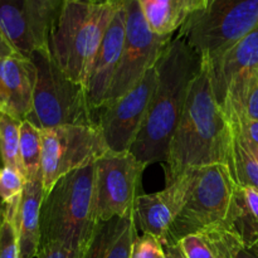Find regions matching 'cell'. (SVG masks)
<instances>
[{
  "label": "cell",
  "mask_w": 258,
  "mask_h": 258,
  "mask_svg": "<svg viewBox=\"0 0 258 258\" xmlns=\"http://www.w3.org/2000/svg\"><path fill=\"white\" fill-rule=\"evenodd\" d=\"M156 83L158 71L155 66L133 90L97 111L98 126L108 150L115 153L130 151L146 117Z\"/></svg>",
  "instance_id": "4fadbf2b"
},
{
  "label": "cell",
  "mask_w": 258,
  "mask_h": 258,
  "mask_svg": "<svg viewBox=\"0 0 258 258\" xmlns=\"http://www.w3.org/2000/svg\"><path fill=\"white\" fill-rule=\"evenodd\" d=\"M67 0H0V29L18 53L29 58L48 40Z\"/></svg>",
  "instance_id": "30bf717a"
},
{
  "label": "cell",
  "mask_w": 258,
  "mask_h": 258,
  "mask_svg": "<svg viewBox=\"0 0 258 258\" xmlns=\"http://www.w3.org/2000/svg\"><path fill=\"white\" fill-rule=\"evenodd\" d=\"M138 236L133 213L103 222L85 258H131V249Z\"/></svg>",
  "instance_id": "ffe728a7"
},
{
  "label": "cell",
  "mask_w": 258,
  "mask_h": 258,
  "mask_svg": "<svg viewBox=\"0 0 258 258\" xmlns=\"http://www.w3.org/2000/svg\"><path fill=\"white\" fill-rule=\"evenodd\" d=\"M191 184L183 209L169 228L163 246L217 224H228L237 184L224 164L191 169Z\"/></svg>",
  "instance_id": "8992f818"
},
{
  "label": "cell",
  "mask_w": 258,
  "mask_h": 258,
  "mask_svg": "<svg viewBox=\"0 0 258 258\" xmlns=\"http://www.w3.org/2000/svg\"><path fill=\"white\" fill-rule=\"evenodd\" d=\"M27 179L20 171L10 166L0 169V201L4 204L19 201L22 198Z\"/></svg>",
  "instance_id": "484cf974"
},
{
  "label": "cell",
  "mask_w": 258,
  "mask_h": 258,
  "mask_svg": "<svg viewBox=\"0 0 258 258\" xmlns=\"http://www.w3.org/2000/svg\"><path fill=\"white\" fill-rule=\"evenodd\" d=\"M236 258H258V256L256 253H253L251 249L243 248L241 252H239L238 256H237Z\"/></svg>",
  "instance_id": "1f68e13d"
},
{
  "label": "cell",
  "mask_w": 258,
  "mask_h": 258,
  "mask_svg": "<svg viewBox=\"0 0 258 258\" xmlns=\"http://www.w3.org/2000/svg\"><path fill=\"white\" fill-rule=\"evenodd\" d=\"M15 53L18 52L15 50V48L13 47L12 43L8 40V38L5 37V34L2 32V29H0V62H2L3 59H5V58L15 54Z\"/></svg>",
  "instance_id": "f546056e"
},
{
  "label": "cell",
  "mask_w": 258,
  "mask_h": 258,
  "mask_svg": "<svg viewBox=\"0 0 258 258\" xmlns=\"http://www.w3.org/2000/svg\"><path fill=\"white\" fill-rule=\"evenodd\" d=\"M88 3H123L125 0H85Z\"/></svg>",
  "instance_id": "d6a6232c"
},
{
  "label": "cell",
  "mask_w": 258,
  "mask_h": 258,
  "mask_svg": "<svg viewBox=\"0 0 258 258\" xmlns=\"http://www.w3.org/2000/svg\"><path fill=\"white\" fill-rule=\"evenodd\" d=\"M232 145L229 170L238 186H251L258 190V149L252 145L241 131L229 122Z\"/></svg>",
  "instance_id": "7402d4cb"
},
{
  "label": "cell",
  "mask_w": 258,
  "mask_h": 258,
  "mask_svg": "<svg viewBox=\"0 0 258 258\" xmlns=\"http://www.w3.org/2000/svg\"><path fill=\"white\" fill-rule=\"evenodd\" d=\"M19 201L4 204L2 222H0V258H19V246H18V233L15 226Z\"/></svg>",
  "instance_id": "d4e9b609"
},
{
  "label": "cell",
  "mask_w": 258,
  "mask_h": 258,
  "mask_svg": "<svg viewBox=\"0 0 258 258\" xmlns=\"http://www.w3.org/2000/svg\"><path fill=\"white\" fill-rule=\"evenodd\" d=\"M203 58L184 38H173L156 63L158 83L130 151L146 166L165 164L169 146L185 107L189 90L199 75Z\"/></svg>",
  "instance_id": "7a4b0ae2"
},
{
  "label": "cell",
  "mask_w": 258,
  "mask_h": 258,
  "mask_svg": "<svg viewBox=\"0 0 258 258\" xmlns=\"http://www.w3.org/2000/svg\"><path fill=\"white\" fill-rule=\"evenodd\" d=\"M131 258H166L163 243L151 234L138 236L131 249Z\"/></svg>",
  "instance_id": "4316f807"
},
{
  "label": "cell",
  "mask_w": 258,
  "mask_h": 258,
  "mask_svg": "<svg viewBox=\"0 0 258 258\" xmlns=\"http://www.w3.org/2000/svg\"><path fill=\"white\" fill-rule=\"evenodd\" d=\"M185 258H236L246 248L229 224H217L179 241Z\"/></svg>",
  "instance_id": "ac0fdd59"
},
{
  "label": "cell",
  "mask_w": 258,
  "mask_h": 258,
  "mask_svg": "<svg viewBox=\"0 0 258 258\" xmlns=\"http://www.w3.org/2000/svg\"><path fill=\"white\" fill-rule=\"evenodd\" d=\"M149 27L160 35H174L207 7L206 0H136Z\"/></svg>",
  "instance_id": "d6986e66"
},
{
  "label": "cell",
  "mask_w": 258,
  "mask_h": 258,
  "mask_svg": "<svg viewBox=\"0 0 258 258\" xmlns=\"http://www.w3.org/2000/svg\"><path fill=\"white\" fill-rule=\"evenodd\" d=\"M86 252L77 251L60 242L40 243L37 258H85Z\"/></svg>",
  "instance_id": "83f0119b"
},
{
  "label": "cell",
  "mask_w": 258,
  "mask_h": 258,
  "mask_svg": "<svg viewBox=\"0 0 258 258\" xmlns=\"http://www.w3.org/2000/svg\"><path fill=\"white\" fill-rule=\"evenodd\" d=\"M164 247V251H165L166 258H185L183 249H181L180 244H166Z\"/></svg>",
  "instance_id": "4dcf8cb0"
},
{
  "label": "cell",
  "mask_w": 258,
  "mask_h": 258,
  "mask_svg": "<svg viewBox=\"0 0 258 258\" xmlns=\"http://www.w3.org/2000/svg\"><path fill=\"white\" fill-rule=\"evenodd\" d=\"M206 2H207V5H208V4H209V3H211V2H212V0H206Z\"/></svg>",
  "instance_id": "e575fe53"
},
{
  "label": "cell",
  "mask_w": 258,
  "mask_h": 258,
  "mask_svg": "<svg viewBox=\"0 0 258 258\" xmlns=\"http://www.w3.org/2000/svg\"><path fill=\"white\" fill-rule=\"evenodd\" d=\"M20 125L22 121L0 111V156L3 166L17 169L24 175L20 159Z\"/></svg>",
  "instance_id": "cb8c5ba5"
},
{
  "label": "cell",
  "mask_w": 258,
  "mask_h": 258,
  "mask_svg": "<svg viewBox=\"0 0 258 258\" xmlns=\"http://www.w3.org/2000/svg\"><path fill=\"white\" fill-rule=\"evenodd\" d=\"M20 159L27 181L42 176V135L28 120L20 125Z\"/></svg>",
  "instance_id": "603a6c76"
},
{
  "label": "cell",
  "mask_w": 258,
  "mask_h": 258,
  "mask_svg": "<svg viewBox=\"0 0 258 258\" xmlns=\"http://www.w3.org/2000/svg\"><path fill=\"white\" fill-rule=\"evenodd\" d=\"M125 8L126 30L122 54L105 105L133 90L146 72L155 67L174 38L173 35H160L153 32L136 0H126Z\"/></svg>",
  "instance_id": "9c48e42d"
},
{
  "label": "cell",
  "mask_w": 258,
  "mask_h": 258,
  "mask_svg": "<svg viewBox=\"0 0 258 258\" xmlns=\"http://www.w3.org/2000/svg\"><path fill=\"white\" fill-rule=\"evenodd\" d=\"M37 70L20 53L0 62V111L24 121L33 107Z\"/></svg>",
  "instance_id": "2e32d148"
},
{
  "label": "cell",
  "mask_w": 258,
  "mask_h": 258,
  "mask_svg": "<svg viewBox=\"0 0 258 258\" xmlns=\"http://www.w3.org/2000/svg\"><path fill=\"white\" fill-rule=\"evenodd\" d=\"M101 222L96 198V163L66 174L44 197L40 243L60 242L87 252Z\"/></svg>",
  "instance_id": "3957f363"
},
{
  "label": "cell",
  "mask_w": 258,
  "mask_h": 258,
  "mask_svg": "<svg viewBox=\"0 0 258 258\" xmlns=\"http://www.w3.org/2000/svg\"><path fill=\"white\" fill-rule=\"evenodd\" d=\"M37 70L33 107L25 120L39 130L63 125H96L98 115L86 87L71 80L50 58L48 49L30 55Z\"/></svg>",
  "instance_id": "5b68a950"
},
{
  "label": "cell",
  "mask_w": 258,
  "mask_h": 258,
  "mask_svg": "<svg viewBox=\"0 0 258 258\" xmlns=\"http://www.w3.org/2000/svg\"><path fill=\"white\" fill-rule=\"evenodd\" d=\"M44 197L42 176L25 183L15 217L19 258H34L39 251L40 211Z\"/></svg>",
  "instance_id": "e0dca14e"
},
{
  "label": "cell",
  "mask_w": 258,
  "mask_h": 258,
  "mask_svg": "<svg viewBox=\"0 0 258 258\" xmlns=\"http://www.w3.org/2000/svg\"><path fill=\"white\" fill-rule=\"evenodd\" d=\"M258 25V0H212L179 32L207 59L223 54Z\"/></svg>",
  "instance_id": "52a82bcc"
},
{
  "label": "cell",
  "mask_w": 258,
  "mask_h": 258,
  "mask_svg": "<svg viewBox=\"0 0 258 258\" xmlns=\"http://www.w3.org/2000/svg\"><path fill=\"white\" fill-rule=\"evenodd\" d=\"M45 196L62 176L96 163L108 151L100 126L63 125L40 130Z\"/></svg>",
  "instance_id": "ba28073f"
},
{
  "label": "cell",
  "mask_w": 258,
  "mask_h": 258,
  "mask_svg": "<svg viewBox=\"0 0 258 258\" xmlns=\"http://www.w3.org/2000/svg\"><path fill=\"white\" fill-rule=\"evenodd\" d=\"M248 249H251V251L253 252V253H256L257 256H258V242H257L256 244H254V246H252L251 248H248Z\"/></svg>",
  "instance_id": "836d02e7"
},
{
  "label": "cell",
  "mask_w": 258,
  "mask_h": 258,
  "mask_svg": "<svg viewBox=\"0 0 258 258\" xmlns=\"http://www.w3.org/2000/svg\"><path fill=\"white\" fill-rule=\"evenodd\" d=\"M125 2L116 10L112 22L106 30L86 85L88 101L96 112L103 107L107 101L108 91L122 54L126 30Z\"/></svg>",
  "instance_id": "9a60e30c"
},
{
  "label": "cell",
  "mask_w": 258,
  "mask_h": 258,
  "mask_svg": "<svg viewBox=\"0 0 258 258\" xmlns=\"http://www.w3.org/2000/svg\"><path fill=\"white\" fill-rule=\"evenodd\" d=\"M145 168L131 151L108 150L96 161V198L101 223L133 213Z\"/></svg>",
  "instance_id": "8fae6325"
},
{
  "label": "cell",
  "mask_w": 258,
  "mask_h": 258,
  "mask_svg": "<svg viewBox=\"0 0 258 258\" xmlns=\"http://www.w3.org/2000/svg\"><path fill=\"white\" fill-rule=\"evenodd\" d=\"M228 224L236 231L246 248L258 242V190L236 186Z\"/></svg>",
  "instance_id": "44dd1931"
},
{
  "label": "cell",
  "mask_w": 258,
  "mask_h": 258,
  "mask_svg": "<svg viewBox=\"0 0 258 258\" xmlns=\"http://www.w3.org/2000/svg\"><path fill=\"white\" fill-rule=\"evenodd\" d=\"M122 3L67 0L48 40L53 62L86 87L108 25Z\"/></svg>",
  "instance_id": "277c9868"
},
{
  "label": "cell",
  "mask_w": 258,
  "mask_h": 258,
  "mask_svg": "<svg viewBox=\"0 0 258 258\" xmlns=\"http://www.w3.org/2000/svg\"><path fill=\"white\" fill-rule=\"evenodd\" d=\"M244 113L248 117L258 120V70L253 73L247 86L244 96Z\"/></svg>",
  "instance_id": "f1b7e54d"
},
{
  "label": "cell",
  "mask_w": 258,
  "mask_h": 258,
  "mask_svg": "<svg viewBox=\"0 0 258 258\" xmlns=\"http://www.w3.org/2000/svg\"><path fill=\"white\" fill-rule=\"evenodd\" d=\"M191 169L161 191L141 194L133 208L136 228L143 233L156 237L163 243L169 228L183 209L191 184Z\"/></svg>",
  "instance_id": "5bb4252c"
},
{
  "label": "cell",
  "mask_w": 258,
  "mask_h": 258,
  "mask_svg": "<svg viewBox=\"0 0 258 258\" xmlns=\"http://www.w3.org/2000/svg\"><path fill=\"white\" fill-rule=\"evenodd\" d=\"M203 59L208 63L214 95L224 113L244 112L247 86L258 70V25L223 54Z\"/></svg>",
  "instance_id": "7c38bea8"
},
{
  "label": "cell",
  "mask_w": 258,
  "mask_h": 258,
  "mask_svg": "<svg viewBox=\"0 0 258 258\" xmlns=\"http://www.w3.org/2000/svg\"><path fill=\"white\" fill-rule=\"evenodd\" d=\"M232 128L212 86L208 63L193 81L165 161L166 185L186 170L213 164L229 166Z\"/></svg>",
  "instance_id": "6da1fadb"
}]
</instances>
